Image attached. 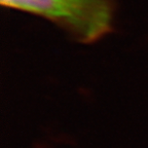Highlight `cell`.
I'll return each mask as SVG.
<instances>
[{
	"label": "cell",
	"instance_id": "obj_1",
	"mask_svg": "<svg viewBox=\"0 0 148 148\" xmlns=\"http://www.w3.org/2000/svg\"><path fill=\"white\" fill-rule=\"evenodd\" d=\"M2 5L43 16L82 42L99 39L110 29V0H1Z\"/></svg>",
	"mask_w": 148,
	"mask_h": 148
}]
</instances>
